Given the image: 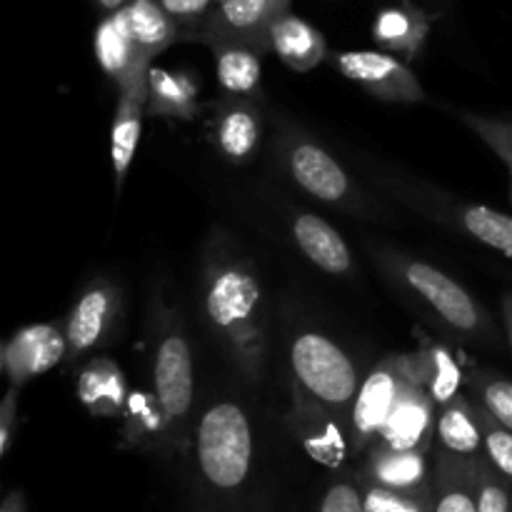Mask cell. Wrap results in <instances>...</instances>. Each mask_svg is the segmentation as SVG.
<instances>
[{"instance_id": "obj_1", "label": "cell", "mask_w": 512, "mask_h": 512, "mask_svg": "<svg viewBox=\"0 0 512 512\" xmlns=\"http://www.w3.org/2000/svg\"><path fill=\"white\" fill-rule=\"evenodd\" d=\"M208 323L248 380H258L268 355L265 295L253 265L243 255L218 253L208 260L203 280Z\"/></svg>"}, {"instance_id": "obj_2", "label": "cell", "mask_w": 512, "mask_h": 512, "mask_svg": "<svg viewBox=\"0 0 512 512\" xmlns=\"http://www.w3.org/2000/svg\"><path fill=\"white\" fill-rule=\"evenodd\" d=\"M380 260L388 268V273L398 278L410 293L418 295L438 315L440 323L448 325L450 330L465 335V338L493 335V323H490L483 305L443 270L400 253H385Z\"/></svg>"}, {"instance_id": "obj_3", "label": "cell", "mask_w": 512, "mask_h": 512, "mask_svg": "<svg viewBox=\"0 0 512 512\" xmlns=\"http://www.w3.org/2000/svg\"><path fill=\"white\" fill-rule=\"evenodd\" d=\"M293 380L325 408L333 410L350 433V413L360 390V375L340 345L320 333H300L290 348Z\"/></svg>"}, {"instance_id": "obj_4", "label": "cell", "mask_w": 512, "mask_h": 512, "mask_svg": "<svg viewBox=\"0 0 512 512\" xmlns=\"http://www.w3.org/2000/svg\"><path fill=\"white\" fill-rule=\"evenodd\" d=\"M195 448L200 470L210 485L220 490L240 488L253 460V430L245 410L235 403H215L205 410Z\"/></svg>"}, {"instance_id": "obj_5", "label": "cell", "mask_w": 512, "mask_h": 512, "mask_svg": "<svg viewBox=\"0 0 512 512\" xmlns=\"http://www.w3.org/2000/svg\"><path fill=\"white\" fill-rule=\"evenodd\" d=\"M285 170L290 178L310 193L313 198L333 205V208L353 213L358 218H380L383 205L375 203L373 198L363 193L358 185L350 180L343 165L333 158L325 148H320L315 140L303 133H288L283 138V150H280Z\"/></svg>"}, {"instance_id": "obj_6", "label": "cell", "mask_w": 512, "mask_h": 512, "mask_svg": "<svg viewBox=\"0 0 512 512\" xmlns=\"http://www.w3.org/2000/svg\"><path fill=\"white\" fill-rule=\"evenodd\" d=\"M160 313H163V305H160ZM153 390L173 423V430H178L193 408L195 385L193 353L175 313H163V333L155 343L153 355Z\"/></svg>"}, {"instance_id": "obj_7", "label": "cell", "mask_w": 512, "mask_h": 512, "mask_svg": "<svg viewBox=\"0 0 512 512\" xmlns=\"http://www.w3.org/2000/svg\"><path fill=\"white\" fill-rule=\"evenodd\" d=\"M410 380L408 353L380 360L360 383L358 398L350 413V453L370 450L380 430L388 423L405 383Z\"/></svg>"}, {"instance_id": "obj_8", "label": "cell", "mask_w": 512, "mask_h": 512, "mask_svg": "<svg viewBox=\"0 0 512 512\" xmlns=\"http://www.w3.org/2000/svg\"><path fill=\"white\" fill-rule=\"evenodd\" d=\"M290 10V0H215L200 23L195 38L205 45L213 40L250 45L260 53L270 50V28Z\"/></svg>"}, {"instance_id": "obj_9", "label": "cell", "mask_w": 512, "mask_h": 512, "mask_svg": "<svg viewBox=\"0 0 512 512\" xmlns=\"http://www.w3.org/2000/svg\"><path fill=\"white\" fill-rule=\"evenodd\" d=\"M393 188L398 190V198L413 205L415 210H423V213L443 220L450 228L463 230L470 238L480 240V243L490 245L500 253L512 255V215H503L493 208H485V205L448 200L438 193H428L425 188L408 190L400 183H395Z\"/></svg>"}, {"instance_id": "obj_10", "label": "cell", "mask_w": 512, "mask_h": 512, "mask_svg": "<svg viewBox=\"0 0 512 512\" xmlns=\"http://www.w3.org/2000/svg\"><path fill=\"white\" fill-rule=\"evenodd\" d=\"M330 65L370 95L388 103H423L425 90L403 60L380 50H345L330 55Z\"/></svg>"}, {"instance_id": "obj_11", "label": "cell", "mask_w": 512, "mask_h": 512, "mask_svg": "<svg viewBox=\"0 0 512 512\" xmlns=\"http://www.w3.org/2000/svg\"><path fill=\"white\" fill-rule=\"evenodd\" d=\"M288 423L298 443L315 463L325 468H340L345 463L350 453L348 425L295 380Z\"/></svg>"}, {"instance_id": "obj_12", "label": "cell", "mask_w": 512, "mask_h": 512, "mask_svg": "<svg viewBox=\"0 0 512 512\" xmlns=\"http://www.w3.org/2000/svg\"><path fill=\"white\" fill-rule=\"evenodd\" d=\"M65 358H68V338L65 328L55 323H38L15 330L13 338L0 348V368L10 388L18 390L38 375L53 370Z\"/></svg>"}, {"instance_id": "obj_13", "label": "cell", "mask_w": 512, "mask_h": 512, "mask_svg": "<svg viewBox=\"0 0 512 512\" xmlns=\"http://www.w3.org/2000/svg\"><path fill=\"white\" fill-rule=\"evenodd\" d=\"M148 75L150 63H140L118 83V105H115L113 133H110V155H113L118 193L128 178L140 143V128H143L145 105H148Z\"/></svg>"}, {"instance_id": "obj_14", "label": "cell", "mask_w": 512, "mask_h": 512, "mask_svg": "<svg viewBox=\"0 0 512 512\" xmlns=\"http://www.w3.org/2000/svg\"><path fill=\"white\" fill-rule=\"evenodd\" d=\"M435 420H438V405L410 373V380L405 383L388 423L383 425L378 440L370 448L428 453L435 440Z\"/></svg>"}, {"instance_id": "obj_15", "label": "cell", "mask_w": 512, "mask_h": 512, "mask_svg": "<svg viewBox=\"0 0 512 512\" xmlns=\"http://www.w3.org/2000/svg\"><path fill=\"white\" fill-rule=\"evenodd\" d=\"M120 315V290L108 280L90 285L65 320V338H68V360L88 355L108 340L110 330Z\"/></svg>"}, {"instance_id": "obj_16", "label": "cell", "mask_w": 512, "mask_h": 512, "mask_svg": "<svg viewBox=\"0 0 512 512\" xmlns=\"http://www.w3.org/2000/svg\"><path fill=\"white\" fill-rule=\"evenodd\" d=\"M263 138V115L255 98L228 95L215 108L210 123V140L215 150L230 163H245L253 158Z\"/></svg>"}, {"instance_id": "obj_17", "label": "cell", "mask_w": 512, "mask_h": 512, "mask_svg": "<svg viewBox=\"0 0 512 512\" xmlns=\"http://www.w3.org/2000/svg\"><path fill=\"white\" fill-rule=\"evenodd\" d=\"M75 393L80 405L95 418H118L123 415L130 390L115 360L93 358L80 368Z\"/></svg>"}, {"instance_id": "obj_18", "label": "cell", "mask_w": 512, "mask_h": 512, "mask_svg": "<svg viewBox=\"0 0 512 512\" xmlns=\"http://www.w3.org/2000/svg\"><path fill=\"white\" fill-rule=\"evenodd\" d=\"M428 453L423 450H368V480L380 488L395 490L405 495L433 493L428 475Z\"/></svg>"}, {"instance_id": "obj_19", "label": "cell", "mask_w": 512, "mask_h": 512, "mask_svg": "<svg viewBox=\"0 0 512 512\" xmlns=\"http://www.w3.org/2000/svg\"><path fill=\"white\" fill-rule=\"evenodd\" d=\"M480 458L440 453L435 463L430 512H478Z\"/></svg>"}, {"instance_id": "obj_20", "label": "cell", "mask_w": 512, "mask_h": 512, "mask_svg": "<svg viewBox=\"0 0 512 512\" xmlns=\"http://www.w3.org/2000/svg\"><path fill=\"white\" fill-rule=\"evenodd\" d=\"M293 238L305 258L330 275H348L353 270V253L343 235L320 215L303 213L293 220Z\"/></svg>"}, {"instance_id": "obj_21", "label": "cell", "mask_w": 512, "mask_h": 512, "mask_svg": "<svg viewBox=\"0 0 512 512\" xmlns=\"http://www.w3.org/2000/svg\"><path fill=\"white\" fill-rule=\"evenodd\" d=\"M270 50L298 73H308L328 58V45H325L323 33L290 10L280 15L270 28Z\"/></svg>"}, {"instance_id": "obj_22", "label": "cell", "mask_w": 512, "mask_h": 512, "mask_svg": "<svg viewBox=\"0 0 512 512\" xmlns=\"http://www.w3.org/2000/svg\"><path fill=\"white\" fill-rule=\"evenodd\" d=\"M118 18L123 20L125 30L133 38L140 58L150 63L155 55L178 40V23L165 13L158 0H130L125 8L118 10Z\"/></svg>"}, {"instance_id": "obj_23", "label": "cell", "mask_w": 512, "mask_h": 512, "mask_svg": "<svg viewBox=\"0 0 512 512\" xmlns=\"http://www.w3.org/2000/svg\"><path fill=\"white\" fill-rule=\"evenodd\" d=\"M408 365L413 378L418 380V385H423L425 393L435 400L438 408H443L460 395V388L465 383L463 368L445 345L428 343L413 350V353H408Z\"/></svg>"}, {"instance_id": "obj_24", "label": "cell", "mask_w": 512, "mask_h": 512, "mask_svg": "<svg viewBox=\"0 0 512 512\" xmlns=\"http://www.w3.org/2000/svg\"><path fill=\"white\" fill-rule=\"evenodd\" d=\"M435 440L440 443L443 453L460 455V458H480L485 453V445L478 405L465 395H458L448 405L438 408Z\"/></svg>"}, {"instance_id": "obj_25", "label": "cell", "mask_w": 512, "mask_h": 512, "mask_svg": "<svg viewBox=\"0 0 512 512\" xmlns=\"http://www.w3.org/2000/svg\"><path fill=\"white\" fill-rule=\"evenodd\" d=\"M430 20L418 5L405 0L403 5L380 10L373 23V40L388 53H400L405 60H413L428 38Z\"/></svg>"}, {"instance_id": "obj_26", "label": "cell", "mask_w": 512, "mask_h": 512, "mask_svg": "<svg viewBox=\"0 0 512 512\" xmlns=\"http://www.w3.org/2000/svg\"><path fill=\"white\" fill-rule=\"evenodd\" d=\"M215 58V75L228 95L255 98L263 88V53L250 45L213 40L208 43Z\"/></svg>"}, {"instance_id": "obj_27", "label": "cell", "mask_w": 512, "mask_h": 512, "mask_svg": "<svg viewBox=\"0 0 512 512\" xmlns=\"http://www.w3.org/2000/svg\"><path fill=\"white\" fill-rule=\"evenodd\" d=\"M148 115L175 120H193L198 115V83L188 73L150 68L148 75Z\"/></svg>"}, {"instance_id": "obj_28", "label": "cell", "mask_w": 512, "mask_h": 512, "mask_svg": "<svg viewBox=\"0 0 512 512\" xmlns=\"http://www.w3.org/2000/svg\"><path fill=\"white\" fill-rule=\"evenodd\" d=\"M95 55H98L100 68L105 70L108 78H113L115 83L125 78L133 68H138L140 63H150V60L140 58L138 48H135L133 38L125 30L123 20L118 18V13H110L103 23L95 30Z\"/></svg>"}, {"instance_id": "obj_29", "label": "cell", "mask_w": 512, "mask_h": 512, "mask_svg": "<svg viewBox=\"0 0 512 512\" xmlns=\"http://www.w3.org/2000/svg\"><path fill=\"white\" fill-rule=\"evenodd\" d=\"M173 433V423L165 415L155 390H130L123 410L125 443L143 445L150 440H163Z\"/></svg>"}, {"instance_id": "obj_30", "label": "cell", "mask_w": 512, "mask_h": 512, "mask_svg": "<svg viewBox=\"0 0 512 512\" xmlns=\"http://www.w3.org/2000/svg\"><path fill=\"white\" fill-rule=\"evenodd\" d=\"M468 388L475 403L512 433V380L490 370H475L468 378Z\"/></svg>"}, {"instance_id": "obj_31", "label": "cell", "mask_w": 512, "mask_h": 512, "mask_svg": "<svg viewBox=\"0 0 512 512\" xmlns=\"http://www.w3.org/2000/svg\"><path fill=\"white\" fill-rule=\"evenodd\" d=\"M478 405V403H475ZM480 425H483V445H485V458L512 480V433L505 425H500L488 410H483L478 405Z\"/></svg>"}, {"instance_id": "obj_32", "label": "cell", "mask_w": 512, "mask_h": 512, "mask_svg": "<svg viewBox=\"0 0 512 512\" xmlns=\"http://www.w3.org/2000/svg\"><path fill=\"white\" fill-rule=\"evenodd\" d=\"M458 118L500 158H512V118H490L475 113H458Z\"/></svg>"}, {"instance_id": "obj_33", "label": "cell", "mask_w": 512, "mask_h": 512, "mask_svg": "<svg viewBox=\"0 0 512 512\" xmlns=\"http://www.w3.org/2000/svg\"><path fill=\"white\" fill-rule=\"evenodd\" d=\"M363 495L368 512H430V498H433V493L405 495L373 483L365 488Z\"/></svg>"}, {"instance_id": "obj_34", "label": "cell", "mask_w": 512, "mask_h": 512, "mask_svg": "<svg viewBox=\"0 0 512 512\" xmlns=\"http://www.w3.org/2000/svg\"><path fill=\"white\" fill-rule=\"evenodd\" d=\"M500 470L488 458L478 463V512H510V493L500 480Z\"/></svg>"}, {"instance_id": "obj_35", "label": "cell", "mask_w": 512, "mask_h": 512, "mask_svg": "<svg viewBox=\"0 0 512 512\" xmlns=\"http://www.w3.org/2000/svg\"><path fill=\"white\" fill-rule=\"evenodd\" d=\"M320 512H365V495L350 483H335L325 493Z\"/></svg>"}, {"instance_id": "obj_36", "label": "cell", "mask_w": 512, "mask_h": 512, "mask_svg": "<svg viewBox=\"0 0 512 512\" xmlns=\"http://www.w3.org/2000/svg\"><path fill=\"white\" fill-rule=\"evenodd\" d=\"M163 5L165 13L175 20V23H193V20H203L215 5V0H158Z\"/></svg>"}, {"instance_id": "obj_37", "label": "cell", "mask_w": 512, "mask_h": 512, "mask_svg": "<svg viewBox=\"0 0 512 512\" xmlns=\"http://www.w3.org/2000/svg\"><path fill=\"white\" fill-rule=\"evenodd\" d=\"M15 425H18V388H10L3 398V405H0V458L8 453Z\"/></svg>"}, {"instance_id": "obj_38", "label": "cell", "mask_w": 512, "mask_h": 512, "mask_svg": "<svg viewBox=\"0 0 512 512\" xmlns=\"http://www.w3.org/2000/svg\"><path fill=\"white\" fill-rule=\"evenodd\" d=\"M503 320H505V330H508V340L512 348V293H508L503 298Z\"/></svg>"}, {"instance_id": "obj_39", "label": "cell", "mask_w": 512, "mask_h": 512, "mask_svg": "<svg viewBox=\"0 0 512 512\" xmlns=\"http://www.w3.org/2000/svg\"><path fill=\"white\" fill-rule=\"evenodd\" d=\"M95 3H98L103 10H108V13H118V10L125 8L130 0H95Z\"/></svg>"}, {"instance_id": "obj_40", "label": "cell", "mask_w": 512, "mask_h": 512, "mask_svg": "<svg viewBox=\"0 0 512 512\" xmlns=\"http://www.w3.org/2000/svg\"><path fill=\"white\" fill-rule=\"evenodd\" d=\"M503 163L508 165V170H510V183H512V158H503Z\"/></svg>"}, {"instance_id": "obj_41", "label": "cell", "mask_w": 512, "mask_h": 512, "mask_svg": "<svg viewBox=\"0 0 512 512\" xmlns=\"http://www.w3.org/2000/svg\"><path fill=\"white\" fill-rule=\"evenodd\" d=\"M5 512H13V510H10V503H8V508H5Z\"/></svg>"}, {"instance_id": "obj_42", "label": "cell", "mask_w": 512, "mask_h": 512, "mask_svg": "<svg viewBox=\"0 0 512 512\" xmlns=\"http://www.w3.org/2000/svg\"><path fill=\"white\" fill-rule=\"evenodd\" d=\"M365 512H368V510H365Z\"/></svg>"}]
</instances>
